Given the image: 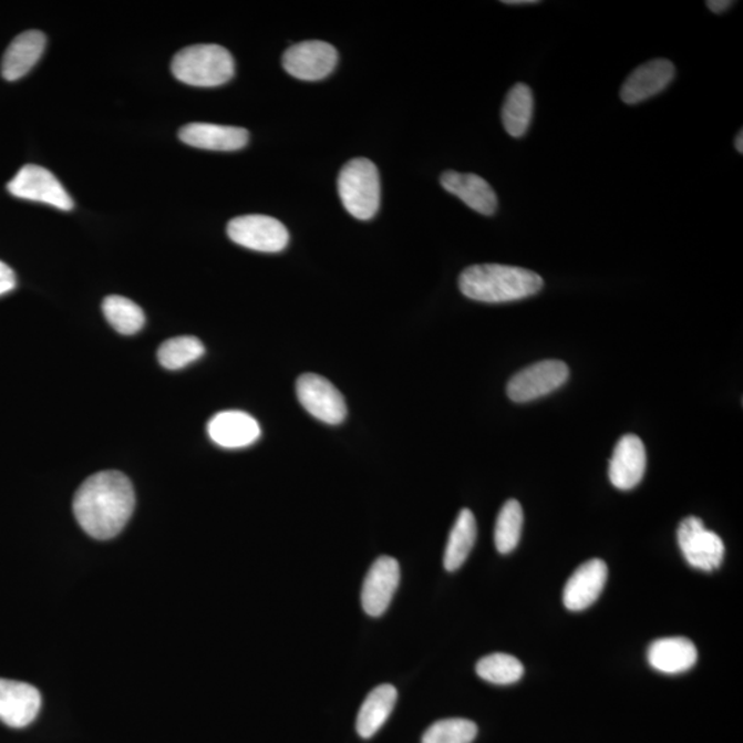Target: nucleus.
<instances>
[{
    "instance_id": "obj_18",
    "label": "nucleus",
    "mask_w": 743,
    "mask_h": 743,
    "mask_svg": "<svg viewBox=\"0 0 743 743\" xmlns=\"http://www.w3.org/2000/svg\"><path fill=\"white\" fill-rule=\"evenodd\" d=\"M441 185L476 213L491 217L497 211L496 192L479 175L445 172L442 174Z\"/></svg>"
},
{
    "instance_id": "obj_4",
    "label": "nucleus",
    "mask_w": 743,
    "mask_h": 743,
    "mask_svg": "<svg viewBox=\"0 0 743 743\" xmlns=\"http://www.w3.org/2000/svg\"><path fill=\"white\" fill-rule=\"evenodd\" d=\"M340 200L350 215L370 220L380 207L379 169L365 157H357L342 168L338 178Z\"/></svg>"
},
{
    "instance_id": "obj_7",
    "label": "nucleus",
    "mask_w": 743,
    "mask_h": 743,
    "mask_svg": "<svg viewBox=\"0 0 743 743\" xmlns=\"http://www.w3.org/2000/svg\"><path fill=\"white\" fill-rule=\"evenodd\" d=\"M678 543L690 566L702 571H713L723 564L725 547L722 538L696 516H689L678 529Z\"/></svg>"
},
{
    "instance_id": "obj_6",
    "label": "nucleus",
    "mask_w": 743,
    "mask_h": 743,
    "mask_svg": "<svg viewBox=\"0 0 743 743\" xmlns=\"http://www.w3.org/2000/svg\"><path fill=\"white\" fill-rule=\"evenodd\" d=\"M570 376L569 367L559 360L536 362L509 380L507 394L518 404L530 402L554 393Z\"/></svg>"
},
{
    "instance_id": "obj_21",
    "label": "nucleus",
    "mask_w": 743,
    "mask_h": 743,
    "mask_svg": "<svg viewBox=\"0 0 743 743\" xmlns=\"http://www.w3.org/2000/svg\"><path fill=\"white\" fill-rule=\"evenodd\" d=\"M396 696L399 693L391 684H382L371 691L357 716L355 729L361 739L370 740L383 727L394 711Z\"/></svg>"
},
{
    "instance_id": "obj_1",
    "label": "nucleus",
    "mask_w": 743,
    "mask_h": 743,
    "mask_svg": "<svg viewBox=\"0 0 743 743\" xmlns=\"http://www.w3.org/2000/svg\"><path fill=\"white\" fill-rule=\"evenodd\" d=\"M135 508L132 481L118 471L90 476L73 497L78 524L96 540H110L124 529Z\"/></svg>"
},
{
    "instance_id": "obj_26",
    "label": "nucleus",
    "mask_w": 743,
    "mask_h": 743,
    "mask_svg": "<svg viewBox=\"0 0 743 743\" xmlns=\"http://www.w3.org/2000/svg\"><path fill=\"white\" fill-rule=\"evenodd\" d=\"M476 673L485 682L507 685L519 682L524 677L525 668L518 658L496 652V654L481 658L476 663Z\"/></svg>"
},
{
    "instance_id": "obj_13",
    "label": "nucleus",
    "mask_w": 743,
    "mask_h": 743,
    "mask_svg": "<svg viewBox=\"0 0 743 743\" xmlns=\"http://www.w3.org/2000/svg\"><path fill=\"white\" fill-rule=\"evenodd\" d=\"M648 455L638 435L627 434L617 442L609 465L611 484L620 491H632L642 482Z\"/></svg>"
},
{
    "instance_id": "obj_9",
    "label": "nucleus",
    "mask_w": 743,
    "mask_h": 743,
    "mask_svg": "<svg viewBox=\"0 0 743 743\" xmlns=\"http://www.w3.org/2000/svg\"><path fill=\"white\" fill-rule=\"evenodd\" d=\"M297 395L305 410L322 423L337 425L348 416L343 395L320 374H302L297 382Z\"/></svg>"
},
{
    "instance_id": "obj_22",
    "label": "nucleus",
    "mask_w": 743,
    "mask_h": 743,
    "mask_svg": "<svg viewBox=\"0 0 743 743\" xmlns=\"http://www.w3.org/2000/svg\"><path fill=\"white\" fill-rule=\"evenodd\" d=\"M535 111L533 92L525 83H516L509 90L502 110L503 126L514 138H522L529 130Z\"/></svg>"
},
{
    "instance_id": "obj_23",
    "label": "nucleus",
    "mask_w": 743,
    "mask_h": 743,
    "mask_svg": "<svg viewBox=\"0 0 743 743\" xmlns=\"http://www.w3.org/2000/svg\"><path fill=\"white\" fill-rule=\"evenodd\" d=\"M476 540V520L469 509H462L452 527L445 549L444 566L447 571L461 569L473 551Z\"/></svg>"
},
{
    "instance_id": "obj_2",
    "label": "nucleus",
    "mask_w": 743,
    "mask_h": 743,
    "mask_svg": "<svg viewBox=\"0 0 743 743\" xmlns=\"http://www.w3.org/2000/svg\"><path fill=\"white\" fill-rule=\"evenodd\" d=\"M458 287L464 297L484 303H507L541 291L544 281L535 271L506 265H475L463 270Z\"/></svg>"
},
{
    "instance_id": "obj_30",
    "label": "nucleus",
    "mask_w": 743,
    "mask_h": 743,
    "mask_svg": "<svg viewBox=\"0 0 743 743\" xmlns=\"http://www.w3.org/2000/svg\"><path fill=\"white\" fill-rule=\"evenodd\" d=\"M734 2L731 0H708L706 6L713 13L722 14L727 11Z\"/></svg>"
},
{
    "instance_id": "obj_17",
    "label": "nucleus",
    "mask_w": 743,
    "mask_h": 743,
    "mask_svg": "<svg viewBox=\"0 0 743 743\" xmlns=\"http://www.w3.org/2000/svg\"><path fill=\"white\" fill-rule=\"evenodd\" d=\"M179 140L198 149L233 152L248 144L249 133L241 127L192 123L180 128Z\"/></svg>"
},
{
    "instance_id": "obj_25",
    "label": "nucleus",
    "mask_w": 743,
    "mask_h": 743,
    "mask_svg": "<svg viewBox=\"0 0 743 743\" xmlns=\"http://www.w3.org/2000/svg\"><path fill=\"white\" fill-rule=\"evenodd\" d=\"M204 353L206 348L197 338L178 337L168 339L158 348L157 359L166 370L177 371L202 359Z\"/></svg>"
},
{
    "instance_id": "obj_11",
    "label": "nucleus",
    "mask_w": 743,
    "mask_h": 743,
    "mask_svg": "<svg viewBox=\"0 0 743 743\" xmlns=\"http://www.w3.org/2000/svg\"><path fill=\"white\" fill-rule=\"evenodd\" d=\"M400 580L401 569L396 559L380 557L374 560L361 592V603L368 616L380 617L388 611Z\"/></svg>"
},
{
    "instance_id": "obj_10",
    "label": "nucleus",
    "mask_w": 743,
    "mask_h": 743,
    "mask_svg": "<svg viewBox=\"0 0 743 743\" xmlns=\"http://www.w3.org/2000/svg\"><path fill=\"white\" fill-rule=\"evenodd\" d=\"M338 64V51L327 42L306 41L293 44L282 55V66L299 81H322Z\"/></svg>"
},
{
    "instance_id": "obj_29",
    "label": "nucleus",
    "mask_w": 743,
    "mask_h": 743,
    "mask_svg": "<svg viewBox=\"0 0 743 743\" xmlns=\"http://www.w3.org/2000/svg\"><path fill=\"white\" fill-rule=\"evenodd\" d=\"M17 286L14 271L0 260V297L13 291Z\"/></svg>"
},
{
    "instance_id": "obj_16",
    "label": "nucleus",
    "mask_w": 743,
    "mask_h": 743,
    "mask_svg": "<svg viewBox=\"0 0 743 743\" xmlns=\"http://www.w3.org/2000/svg\"><path fill=\"white\" fill-rule=\"evenodd\" d=\"M209 438L226 450H240L260 438V425L251 415L241 411L217 413L207 425Z\"/></svg>"
},
{
    "instance_id": "obj_5",
    "label": "nucleus",
    "mask_w": 743,
    "mask_h": 743,
    "mask_svg": "<svg viewBox=\"0 0 743 743\" xmlns=\"http://www.w3.org/2000/svg\"><path fill=\"white\" fill-rule=\"evenodd\" d=\"M228 236L238 246L266 254L281 252L289 242L286 226L268 215H242L231 219Z\"/></svg>"
},
{
    "instance_id": "obj_27",
    "label": "nucleus",
    "mask_w": 743,
    "mask_h": 743,
    "mask_svg": "<svg viewBox=\"0 0 743 743\" xmlns=\"http://www.w3.org/2000/svg\"><path fill=\"white\" fill-rule=\"evenodd\" d=\"M522 527H524V509L519 502L508 501L498 513L495 527V544L501 554L513 553L518 547Z\"/></svg>"
},
{
    "instance_id": "obj_19",
    "label": "nucleus",
    "mask_w": 743,
    "mask_h": 743,
    "mask_svg": "<svg viewBox=\"0 0 743 743\" xmlns=\"http://www.w3.org/2000/svg\"><path fill=\"white\" fill-rule=\"evenodd\" d=\"M47 35L41 31H27L17 37L6 50L2 76L6 81H19L37 65L47 48Z\"/></svg>"
},
{
    "instance_id": "obj_8",
    "label": "nucleus",
    "mask_w": 743,
    "mask_h": 743,
    "mask_svg": "<svg viewBox=\"0 0 743 743\" xmlns=\"http://www.w3.org/2000/svg\"><path fill=\"white\" fill-rule=\"evenodd\" d=\"M8 189L11 195L24 200L39 202L48 206L71 211L73 200L65 187L49 169L35 164L22 167L16 177L10 180Z\"/></svg>"
},
{
    "instance_id": "obj_28",
    "label": "nucleus",
    "mask_w": 743,
    "mask_h": 743,
    "mask_svg": "<svg viewBox=\"0 0 743 743\" xmlns=\"http://www.w3.org/2000/svg\"><path fill=\"white\" fill-rule=\"evenodd\" d=\"M478 727L467 719H445L425 731L422 743H473Z\"/></svg>"
},
{
    "instance_id": "obj_24",
    "label": "nucleus",
    "mask_w": 743,
    "mask_h": 743,
    "mask_svg": "<svg viewBox=\"0 0 743 743\" xmlns=\"http://www.w3.org/2000/svg\"><path fill=\"white\" fill-rule=\"evenodd\" d=\"M105 319L122 334H135L145 326V314L137 303L118 295L107 297L102 303Z\"/></svg>"
},
{
    "instance_id": "obj_14",
    "label": "nucleus",
    "mask_w": 743,
    "mask_h": 743,
    "mask_svg": "<svg viewBox=\"0 0 743 743\" xmlns=\"http://www.w3.org/2000/svg\"><path fill=\"white\" fill-rule=\"evenodd\" d=\"M677 68L671 61L657 59L640 65L621 87V100L628 105L639 104L660 94L672 83Z\"/></svg>"
},
{
    "instance_id": "obj_15",
    "label": "nucleus",
    "mask_w": 743,
    "mask_h": 743,
    "mask_svg": "<svg viewBox=\"0 0 743 743\" xmlns=\"http://www.w3.org/2000/svg\"><path fill=\"white\" fill-rule=\"evenodd\" d=\"M607 565L602 559H591L572 572L564 589L567 610L582 611L597 602L606 587Z\"/></svg>"
},
{
    "instance_id": "obj_12",
    "label": "nucleus",
    "mask_w": 743,
    "mask_h": 743,
    "mask_svg": "<svg viewBox=\"0 0 743 743\" xmlns=\"http://www.w3.org/2000/svg\"><path fill=\"white\" fill-rule=\"evenodd\" d=\"M42 708V695L33 685L0 679V722L24 729L35 722Z\"/></svg>"
},
{
    "instance_id": "obj_31",
    "label": "nucleus",
    "mask_w": 743,
    "mask_h": 743,
    "mask_svg": "<svg viewBox=\"0 0 743 743\" xmlns=\"http://www.w3.org/2000/svg\"><path fill=\"white\" fill-rule=\"evenodd\" d=\"M503 3L509 6L537 4L538 0H504Z\"/></svg>"
},
{
    "instance_id": "obj_32",
    "label": "nucleus",
    "mask_w": 743,
    "mask_h": 743,
    "mask_svg": "<svg viewBox=\"0 0 743 743\" xmlns=\"http://www.w3.org/2000/svg\"><path fill=\"white\" fill-rule=\"evenodd\" d=\"M735 147H736V151H739L742 155V153H743V130H741L740 134L736 135Z\"/></svg>"
},
{
    "instance_id": "obj_20",
    "label": "nucleus",
    "mask_w": 743,
    "mask_h": 743,
    "mask_svg": "<svg viewBox=\"0 0 743 743\" xmlns=\"http://www.w3.org/2000/svg\"><path fill=\"white\" fill-rule=\"evenodd\" d=\"M648 658L658 672L677 674L688 672L698 660L695 644L688 638H662L652 642Z\"/></svg>"
},
{
    "instance_id": "obj_3",
    "label": "nucleus",
    "mask_w": 743,
    "mask_h": 743,
    "mask_svg": "<svg viewBox=\"0 0 743 743\" xmlns=\"http://www.w3.org/2000/svg\"><path fill=\"white\" fill-rule=\"evenodd\" d=\"M235 60L218 44H196L175 54L172 71L179 82L195 87H217L235 76Z\"/></svg>"
}]
</instances>
